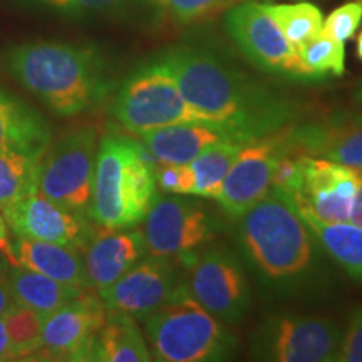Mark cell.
<instances>
[{
  "label": "cell",
  "mask_w": 362,
  "mask_h": 362,
  "mask_svg": "<svg viewBox=\"0 0 362 362\" xmlns=\"http://www.w3.org/2000/svg\"><path fill=\"white\" fill-rule=\"evenodd\" d=\"M160 61L187 99L235 141L248 143L285 129L296 117L291 101L205 47L176 45Z\"/></svg>",
  "instance_id": "obj_1"
},
{
  "label": "cell",
  "mask_w": 362,
  "mask_h": 362,
  "mask_svg": "<svg viewBox=\"0 0 362 362\" xmlns=\"http://www.w3.org/2000/svg\"><path fill=\"white\" fill-rule=\"evenodd\" d=\"M6 64L13 78L59 116L90 110L110 89L103 61L81 45L51 40L22 44L8 51Z\"/></svg>",
  "instance_id": "obj_2"
},
{
  "label": "cell",
  "mask_w": 362,
  "mask_h": 362,
  "mask_svg": "<svg viewBox=\"0 0 362 362\" xmlns=\"http://www.w3.org/2000/svg\"><path fill=\"white\" fill-rule=\"evenodd\" d=\"M156 160L143 143L124 136L99 141L88 215L99 228H134L156 193Z\"/></svg>",
  "instance_id": "obj_3"
},
{
  "label": "cell",
  "mask_w": 362,
  "mask_h": 362,
  "mask_svg": "<svg viewBox=\"0 0 362 362\" xmlns=\"http://www.w3.org/2000/svg\"><path fill=\"white\" fill-rule=\"evenodd\" d=\"M238 238L269 282H293L314 262L315 237L292 198L275 188L240 216Z\"/></svg>",
  "instance_id": "obj_4"
},
{
  "label": "cell",
  "mask_w": 362,
  "mask_h": 362,
  "mask_svg": "<svg viewBox=\"0 0 362 362\" xmlns=\"http://www.w3.org/2000/svg\"><path fill=\"white\" fill-rule=\"evenodd\" d=\"M143 320L155 361L216 362L230 359L237 349L233 334L192 296L185 280Z\"/></svg>",
  "instance_id": "obj_5"
},
{
  "label": "cell",
  "mask_w": 362,
  "mask_h": 362,
  "mask_svg": "<svg viewBox=\"0 0 362 362\" xmlns=\"http://www.w3.org/2000/svg\"><path fill=\"white\" fill-rule=\"evenodd\" d=\"M112 115L134 134L189 121H206L187 103L160 57L138 67L123 81L112 101Z\"/></svg>",
  "instance_id": "obj_6"
},
{
  "label": "cell",
  "mask_w": 362,
  "mask_h": 362,
  "mask_svg": "<svg viewBox=\"0 0 362 362\" xmlns=\"http://www.w3.org/2000/svg\"><path fill=\"white\" fill-rule=\"evenodd\" d=\"M98 148L94 128L62 134L40 158L35 187L49 200L78 214H88Z\"/></svg>",
  "instance_id": "obj_7"
},
{
  "label": "cell",
  "mask_w": 362,
  "mask_h": 362,
  "mask_svg": "<svg viewBox=\"0 0 362 362\" xmlns=\"http://www.w3.org/2000/svg\"><path fill=\"white\" fill-rule=\"evenodd\" d=\"M342 332L332 320L274 315L255 329L252 356L272 362H329L339 359Z\"/></svg>",
  "instance_id": "obj_8"
},
{
  "label": "cell",
  "mask_w": 362,
  "mask_h": 362,
  "mask_svg": "<svg viewBox=\"0 0 362 362\" xmlns=\"http://www.w3.org/2000/svg\"><path fill=\"white\" fill-rule=\"evenodd\" d=\"M148 255L187 265L198 248L214 238L211 216L197 203L171 193H155L143 218Z\"/></svg>",
  "instance_id": "obj_9"
},
{
  "label": "cell",
  "mask_w": 362,
  "mask_h": 362,
  "mask_svg": "<svg viewBox=\"0 0 362 362\" xmlns=\"http://www.w3.org/2000/svg\"><path fill=\"white\" fill-rule=\"evenodd\" d=\"M225 29L253 66L292 79H309L298 51L285 37L264 4L243 2L225 16Z\"/></svg>",
  "instance_id": "obj_10"
},
{
  "label": "cell",
  "mask_w": 362,
  "mask_h": 362,
  "mask_svg": "<svg viewBox=\"0 0 362 362\" xmlns=\"http://www.w3.org/2000/svg\"><path fill=\"white\" fill-rule=\"evenodd\" d=\"M188 291L221 322H238L252 302L245 274L232 253L220 248L194 253L185 265Z\"/></svg>",
  "instance_id": "obj_11"
},
{
  "label": "cell",
  "mask_w": 362,
  "mask_h": 362,
  "mask_svg": "<svg viewBox=\"0 0 362 362\" xmlns=\"http://www.w3.org/2000/svg\"><path fill=\"white\" fill-rule=\"evenodd\" d=\"M107 309L98 292L86 288L61 309L44 319L40 346L34 359L93 361L98 332Z\"/></svg>",
  "instance_id": "obj_12"
},
{
  "label": "cell",
  "mask_w": 362,
  "mask_h": 362,
  "mask_svg": "<svg viewBox=\"0 0 362 362\" xmlns=\"http://www.w3.org/2000/svg\"><path fill=\"white\" fill-rule=\"evenodd\" d=\"M287 133L282 129L243 144L216 197L226 215L240 218L269 193L275 165L288 148Z\"/></svg>",
  "instance_id": "obj_13"
},
{
  "label": "cell",
  "mask_w": 362,
  "mask_h": 362,
  "mask_svg": "<svg viewBox=\"0 0 362 362\" xmlns=\"http://www.w3.org/2000/svg\"><path fill=\"white\" fill-rule=\"evenodd\" d=\"M8 228L19 238L61 243L83 252L96 230L84 214L49 200L37 188L2 210Z\"/></svg>",
  "instance_id": "obj_14"
},
{
  "label": "cell",
  "mask_w": 362,
  "mask_h": 362,
  "mask_svg": "<svg viewBox=\"0 0 362 362\" xmlns=\"http://www.w3.org/2000/svg\"><path fill=\"white\" fill-rule=\"evenodd\" d=\"M175 262L163 257L144 255L98 296L107 310H119L133 315L134 319H146L160 309L183 282Z\"/></svg>",
  "instance_id": "obj_15"
},
{
  "label": "cell",
  "mask_w": 362,
  "mask_h": 362,
  "mask_svg": "<svg viewBox=\"0 0 362 362\" xmlns=\"http://www.w3.org/2000/svg\"><path fill=\"white\" fill-rule=\"evenodd\" d=\"M362 181V170L325 158H304V181L292 200L300 214L327 223L349 220L351 206Z\"/></svg>",
  "instance_id": "obj_16"
},
{
  "label": "cell",
  "mask_w": 362,
  "mask_h": 362,
  "mask_svg": "<svg viewBox=\"0 0 362 362\" xmlns=\"http://www.w3.org/2000/svg\"><path fill=\"white\" fill-rule=\"evenodd\" d=\"M287 144L307 156L362 170V112L341 110L287 133Z\"/></svg>",
  "instance_id": "obj_17"
},
{
  "label": "cell",
  "mask_w": 362,
  "mask_h": 362,
  "mask_svg": "<svg viewBox=\"0 0 362 362\" xmlns=\"http://www.w3.org/2000/svg\"><path fill=\"white\" fill-rule=\"evenodd\" d=\"M144 255L148 252L141 228H101L83 250L89 288L98 293L103 292Z\"/></svg>",
  "instance_id": "obj_18"
},
{
  "label": "cell",
  "mask_w": 362,
  "mask_h": 362,
  "mask_svg": "<svg viewBox=\"0 0 362 362\" xmlns=\"http://www.w3.org/2000/svg\"><path fill=\"white\" fill-rule=\"evenodd\" d=\"M139 138L156 161L176 165H189L211 144L235 141L221 126L210 121H189L165 126L141 133Z\"/></svg>",
  "instance_id": "obj_19"
},
{
  "label": "cell",
  "mask_w": 362,
  "mask_h": 362,
  "mask_svg": "<svg viewBox=\"0 0 362 362\" xmlns=\"http://www.w3.org/2000/svg\"><path fill=\"white\" fill-rule=\"evenodd\" d=\"M7 260L12 265L39 272L69 287L89 288L83 252L78 248L42 240L19 238L16 245H12Z\"/></svg>",
  "instance_id": "obj_20"
},
{
  "label": "cell",
  "mask_w": 362,
  "mask_h": 362,
  "mask_svg": "<svg viewBox=\"0 0 362 362\" xmlns=\"http://www.w3.org/2000/svg\"><path fill=\"white\" fill-rule=\"evenodd\" d=\"M49 144L51 129L44 117L0 90V149L44 153Z\"/></svg>",
  "instance_id": "obj_21"
},
{
  "label": "cell",
  "mask_w": 362,
  "mask_h": 362,
  "mask_svg": "<svg viewBox=\"0 0 362 362\" xmlns=\"http://www.w3.org/2000/svg\"><path fill=\"white\" fill-rule=\"evenodd\" d=\"M93 361L99 362H149L153 361L141 329L133 315L107 310L94 344Z\"/></svg>",
  "instance_id": "obj_22"
},
{
  "label": "cell",
  "mask_w": 362,
  "mask_h": 362,
  "mask_svg": "<svg viewBox=\"0 0 362 362\" xmlns=\"http://www.w3.org/2000/svg\"><path fill=\"white\" fill-rule=\"evenodd\" d=\"M8 272L12 300L27 305L40 315L47 317L61 309L86 288L69 287L47 275L39 274L21 265H12Z\"/></svg>",
  "instance_id": "obj_23"
},
{
  "label": "cell",
  "mask_w": 362,
  "mask_h": 362,
  "mask_svg": "<svg viewBox=\"0 0 362 362\" xmlns=\"http://www.w3.org/2000/svg\"><path fill=\"white\" fill-rule=\"evenodd\" d=\"M298 210V208H297ZM300 214V211H298ZM315 242L342 267L352 279L362 280V226L349 221L327 223L309 214H300Z\"/></svg>",
  "instance_id": "obj_24"
},
{
  "label": "cell",
  "mask_w": 362,
  "mask_h": 362,
  "mask_svg": "<svg viewBox=\"0 0 362 362\" xmlns=\"http://www.w3.org/2000/svg\"><path fill=\"white\" fill-rule=\"evenodd\" d=\"M44 153L0 149V210L37 188L40 158Z\"/></svg>",
  "instance_id": "obj_25"
},
{
  "label": "cell",
  "mask_w": 362,
  "mask_h": 362,
  "mask_svg": "<svg viewBox=\"0 0 362 362\" xmlns=\"http://www.w3.org/2000/svg\"><path fill=\"white\" fill-rule=\"evenodd\" d=\"M245 143L221 141L211 144L189 163L194 173V192L193 194L202 198H214L220 194L221 185L226 173L237 160L240 149Z\"/></svg>",
  "instance_id": "obj_26"
},
{
  "label": "cell",
  "mask_w": 362,
  "mask_h": 362,
  "mask_svg": "<svg viewBox=\"0 0 362 362\" xmlns=\"http://www.w3.org/2000/svg\"><path fill=\"white\" fill-rule=\"evenodd\" d=\"M264 7L296 49L310 42L324 30V16L314 4H264Z\"/></svg>",
  "instance_id": "obj_27"
},
{
  "label": "cell",
  "mask_w": 362,
  "mask_h": 362,
  "mask_svg": "<svg viewBox=\"0 0 362 362\" xmlns=\"http://www.w3.org/2000/svg\"><path fill=\"white\" fill-rule=\"evenodd\" d=\"M44 319L45 317L39 312L13 300L7 307L4 320L13 359H27L39 351Z\"/></svg>",
  "instance_id": "obj_28"
},
{
  "label": "cell",
  "mask_w": 362,
  "mask_h": 362,
  "mask_svg": "<svg viewBox=\"0 0 362 362\" xmlns=\"http://www.w3.org/2000/svg\"><path fill=\"white\" fill-rule=\"evenodd\" d=\"M297 51L309 79H320L327 74L342 76L346 71L344 42L324 30Z\"/></svg>",
  "instance_id": "obj_29"
},
{
  "label": "cell",
  "mask_w": 362,
  "mask_h": 362,
  "mask_svg": "<svg viewBox=\"0 0 362 362\" xmlns=\"http://www.w3.org/2000/svg\"><path fill=\"white\" fill-rule=\"evenodd\" d=\"M304 158L305 155L302 153L287 148V151L279 158L277 165H275L272 188L292 198L300 189L302 181H304Z\"/></svg>",
  "instance_id": "obj_30"
},
{
  "label": "cell",
  "mask_w": 362,
  "mask_h": 362,
  "mask_svg": "<svg viewBox=\"0 0 362 362\" xmlns=\"http://www.w3.org/2000/svg\"><path fill=\"white\" fill-rule=\"evenodd\" d=\"M155 176L156 187H160L163 193L193 194L194 192V173L189 165L156 161Z\"/></svg>",
  "instance_id": "obj_31"
},
{
  "label": "cell",
  "mask_w": 362,
  "mask_h": 362,
  "mask_svg": "<svg viewBox=\"0 0 362 362\" xmlns=\"http://www.w3.org/2000/svg\"><path fill=\"white\" fill-rule=\"evenodd\" d=\"M178 22H193L208 16L226 0H148Z\"/></svg>",
  "instance_id": "obj_32"
},
{
  "label": "cell",
  "mask_w": 362,
  "mask_h": 362,
  "mask_svg": "<svg viewBox=\"0 0 362 362\" xmlns=\"http://www.w3.org/2000/svg\"><path fill=\"white\" fill-rule=\"evenodd\" d=\"M362 22V2H347L330 12L324 21V33L342 42L352 39Z\"/></svg>",
  "instance_id": "obj_33"
},
{
  "label": "cell",
  "mask_w": 362,
  "mask_h": 362,
  "mask_svg": "<svg viewBox=\"0 0 362 362\" xmlns=\"http://www.w3.org/2000/svg\"><path fill=\"white\" fill-rule=\"evenodd\" d=\"M35 2L52 8V11L81 16V13L115 11V8L126 7L128 4L138 2V0H35Z\"/></svg>",
  "instance_id": "obj_34"
},
{
  "label": "cell",
  "mask_w": 362,
  "mask_h": 362,
  "mask_svg": "<svg viewBox=\"0 0 362 362\" xmlns=\"http://www.w3.org/2000/svg\"><path fill=\"white\" fill-rule=\"evenodd\" d=\"M337 361L362 362V307L352 315L346 336L342 337Z\"/></svg>",
  "instance_id": "obj_35"
},
{
  "label": "cell",
  "mask_w": 362,
  "mask_h": 362,
  "mask_svg": "<svg viewBox=\"0 0 362 362\" xmlns=\"http://www.w3.org/2000/svg\"><path fill=\"white\" fill-rule=\"evenodd\" d=\"M12 304V292L11 284H8V272L6 267L0 265V317L7 310V307Z\"/></svg>",
  "instance_id": "obj_36"
},
{
  "label": "cell",
  "mask_w": 362,
  "mask_h": 362,
  "mask_svg": "<svg viewBox=\"0 0 362 362\" xmlns=\"http://www.w3.org/2000/svg\"><path fill=\"white\" fill-rule=\"evenodd\" d=\"M349 223H354L357 226H362V181L359 185V189H357L354 202H352L351 214H349Z\"/></svg>",
  "instance_id": "obj_37"
},
{
  "label": "cell",
  "mask_w": 362,
  "mask_h": 362,
  "mask_svg": "<svg viewBox=\"0 0 362 362\" xmlns=\"http://www.w3.org/2000/svg\"><path fill=\"white\" fill-rule=\"evenodd\" d=\"M12 351L11 346H8V337L6 330V320H4V315L0 317V361H12Z\"/></svg>",
  "instance_id": "obj_38"
},
{
  "label": "cell",
  "mask_w": 362,
  "mask_h": 362,
  "mask_svg": "<svg viewBox=\"0 0 362 362\" xmlns=\"http://www.w3.org/2000/svg\"><path fill=\"white\" fill-rule=\"evenodd\" d=\"M0 252L6 255V259L12 252V243H11V238H8V225L4 214H0Z\"/></svg>",
  "instance_id": "obj_39"
},
{
  "label": "cell",
  "mask_w": 362,
  "mask_h": 362,
  "mask_svg": "<svg viewBox=\"0 0 362 362\" xmlns=\"http://www.w3.org/2000/svg\"><path fill=\"white\" fill-rule=\"evenodd\" d=\"M357 56H359V59L362 61V30L359 33V35H357Z\"/></svg>",
  "instance_id": "obj_40"
}]
</instances>
